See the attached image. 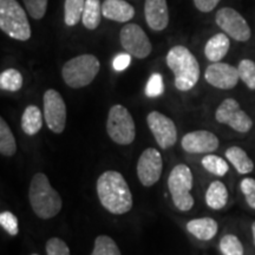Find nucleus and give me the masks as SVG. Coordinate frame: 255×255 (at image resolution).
I'll return each instance as SVG.
<instances>
[{
  "instance_id": "obj_10",
  "label": "nucleus",
  "mask_w": 255,
  "mask_h": 255,
  "mask_svg": "<svg viewBox=\"0 0 255 255\" xmlns=\"http://www.w3.org/2000/svg\"><path fill=\"white\" fill-rule=\"evenodd\" d=\"M44 120L52 132L62 133L66 127V104L58 91L49 89L43 97Z\"/></svg>"
},
{
  "instance_id": "obj_9",
  "label": "nucleus",
  "mask_w": 255,
  "mask_h": 255,
  "mask_svg": "<svg viewBox=\"0 0 255 255\" xmlns=\"http://www.w3.org/2000/svg\"><path fill=\"white\" fill-rule=\"evenodd\" d=\"M215 120L221 124H227L235 131L246 133L253 128V121L246 111L240 108L234 98H226L215 111Z\"/></svg>"
},
{
  "instance_id": "obj_15",
  "label": "nucleus",
  "mask_w": 255,
  "mask_h": 255,
  "mask_svg": "<svg viewBox=\"0 0 255 255\" xmlns=\"http://www.w3.org/2000/svg\"><path fill=\"white\" fill-rule=\"evenodd\" d=\"M181 145L189 154H210L218 150L220 142L214 132L207 130H195L182 137Z\"/></svg>"
},
{
  "instance_id": "obj_6",
  "label": "nucleus",
  "mask_w": 255,
  "mask_h": 255,
  "mask_svg": "<svg viewBox=\"0 0 255 255\" xmlns=\"http://www.w3.org/2000/svg\"><path fill=\"white\" fill-rule=\"evenodd\" d=\"M193 173L187 164H177L168 177V188L174 206L181 212H188L194 207V197L190 190L193 188Z\"/></svg>"
},
{
  "instance_id": "obj_12",
  "label": "nucleus",
  "mask_w": 255,
  "mask_h": 255,
  "mask_svg": "<svg viewBox=\"0 0 255 255\" xmlns=\"http://www.w3.org/2000/svg\"><path fill=\"white\" fill-rule=\"evenodd\" d=\"M149 129L159 148L169 149L177 141V128L174 121L158 111H151L146 116Z\"/></svg>"
},
{
  "instance_id": "obj_27",
  "label": "nucleus",
  "mask_w": 255,
  "mask_h": 255,
  "mask_svg": "<svg viewBox=\"0 0 255 255\" xmlns=\"http://www.w3.org/2000/svg\"><path fill=\"white\" fill-rule=\"evenodd\" d=\"M201 163H202L203 168H205L208 173L219 177L225 176L229 170V165L227 162H226L222 157H220V156L213 154L206 155L205 157L202 158V161H201Z\"/></svg>"
},
{
  "instance_id": "obj_24",
  "label": "nucleus",
  "mask_w": 255,
  "mask_h": 255,
  "mask_svg": "<svg viewBox=\"0 0 255 255\" xmlns=\"http://www.w3.org/2000/svg\"><path fill=\"white\" fill-rule=\"evenodd\" d=\"M17 151V143L12 130L9 129L8 124L6 121L0 119V152L1 155L11 157Z\"/></svg>"
},
{
  "instance_id": "obj_19",
  "label": "nucleus",
  "mask_w": 255,
  "mask_h": 255,
  "mask_svg": "<svg viewBox=\"0 0 255 255\" xmlns=\"http://www.w3.org/2000/svg\"><path fill=\"white\" fill-rule=\"evenodd\" d=\"M231 47V40L226 33H216L206 43L205 56L212 63H218L225 58Z\"/></svg>"
},
{
  "instance_id": "obj_25",
  "label": "nucleus",
  "mask_w": 255,
  "mask_h": 255,
  "mask_svg": "<svg viewBox=\"0 0 255 255\" xmlns=\"http://www.w3.org/2000/svg\"><path fill=\"white\" fill-rule=\"evenodd\" d=\"M85 0H65L64 2V21L68 26H75L82 20Z\"/></svg>"
},
{
  "instance_id": "obj_28",
  "label": "nucleus",
  "mask_w": 255,
  "mask_h": 255,
  "mask_svg": "<svg viewBox=\"0 0 255 255\" xmlns=\"http://www.w3.org/2000/svg\"><path fill=\"white\" fill-rule=\"evenodd\" d=\"M91 255H121V251L114 239L108 235H100L96 238Z\"/></svg>"
},
{
  "instance_id": "obj_11",
  "label": "nucleus",
  "mask_w": 255,
  "mask_h": 255,
  "mask_svg": "<svg viewBox=\"0 0 255 255\" xmlns=\"http://www.w3.org/2000/svg\"><path fill=\"white\" fill-rule=\"evenodd\" d=\"M121 45L129 55L144 59L151 53L152 45L144 30L137 24H127L120 33Z\"/></svg>"
},
{
  "instance_id": "obj_1",
  "label": "nucleus",
  "mask_w": 255,
  "mask_h": 255,
  "mask_svg": "<svg viewBox=\"0 0 255 255\" xmlns=\"http://www.w3.org/2000/svg\"><path fill=\"white\" fill-rule=\"evenodd\" d=\"M96 190L101 205L111 214L123 215L131 210L133 205L131 190L119 171H104L98 177Z\"/></svg>"
},
{
  "instance_id": "obj_30",
  "label": "nucleus",
  "mask_w": 255,
  "mask_h": 255,
  "mask_svg": "<svg viewBox=\"0 0 255 255\" xmlns=\"http://www.w3.org/2000/svg\"><path fill=\"white\" fill-rule=\"evenodd\" d=\"M220 250L223 255H244V246L237 235L227 234L220 241Z\"/></svg>"
},
{
  "instance_id": "obj_4",
  "label": "nucleus",
  "mask_w": 255,
  "mask_h": 255,
  "mask_svg": "<svg viewBox=\"0 0 255 255\" xmlns=\"http://www.w3.org/2000/svg\"><path fill=\"white\" fill-rule=\"evenodd\" d=\"M101 70V63L94 55L73 57L64 64L62 77L68 87L81 89L90 85Z\"/></svg>"
},
{
  "instance_id": "obj_17",
  "label": "nucleus",
  "mask_w": 255,
  "mask_h": 255,
  "mask_svg": "<svg viewBox=\"0 0 255 255\" xmlns=\"http://www.w3.org/2000/svg\"><path fill=\"white\" fill-rule=\"evenodd\" d=\"M102 13L109 20L127 23L135 15V8L126 0H104L102 4Z\"/></svg>"
},
{
  "instance_id": "obj_31",
  "label": "nucleus",
  "mask_w": 255,
  "mask_h": 255,
  "mask_svg": "<svg viewBox=\"0 0 255 255\" xmlns=\"http://www.w3.org/2000/svg\"><path fill=\"white\" fill-rule=\"evenodd\" d=\"M27 13L33 19L39 20L45 15L49 0H23Z\"/></svg>"
},
{
  "instance_id": "obj_39",
  "label": "nucleus",
  "mask_w": 255,
  "mask_h": 255,
  "mask_svg": "<svg viewBox=\"0 0 255 255\" xmlns=\"http://www.w3.org/2000/svg\"><path fill=\"white\" fill-rule=\"evenodd\" d=\"M32 255H38V254H32Z\"/></svg>"
},
{
  "instance_id": "obj_32",
  "label": "nucleus",
  "mask_w": 255,
  "mask_h": 255,
  "mask_svg": "<svg viewBox=\"0 0 255 255\" xmlns=\"http://www.w3.org/2000/svg\"><path fill=\"white\" fill-rule=\"evenodd\" d=\"M164 92L163 78L159 73H152L145 87V95L150 98L161 96Z\"/></svg>"
},
{
  "instance_id": "obj_20",
  "label": "nucleus",
  "mask_w": 255,
  "mask_h": 255,
  "mask_svg": "<svg viewBox=\"0 0 255 255\" xmlns=\"http://www.w3.org/2000/svg\"><path fill=\"white\" fill-rule=\"evenodd\" d=\"M228 202V190L221 181H213L206 191V203L209 208L221 210Z\"/></svg>"
},
{
  "instance_id": "obj_18",
  "label": "nucleus",
  "mask_w": 255,
  "mask_h": 255,
  "mask_svg": "<svg viewBox=\"0 0 255 255\" xmlns=\"http://www.w3.org/2000/svg\"><path fill=\"white\" fill-rule=\"evenodd\" d=\"M187 231L199 240L209 241L218 234L219 225L212 218H199L187 223Z\"/></svg>"
},
{
  "instance_id": "obj_26",
  "label": "nucleus",
  "mask_w": 255,
  "mask_h": 255,
  "mask_svg": "<svg viewBox=\"0 0 255 255\" xmlns=\"http://www.w3.org/2000/svg\"><path fill=\"white\" fill-rule=\"evenodd\" d=\"M23 75L17 69H7L0 75V88L1 90L15 92L23 87Z\"/></svg>"
},
{
  "instance_id": "obj_8",
  "label": "nucleus",
  "mask_w": 255,
  "mask_h": 255,
  "mask_svg": "<svg viewBox=\"0 0 255 255\" xmlns=\"http://www.w3.org/2000/svg\"><path fill=\"white\" fill-rule=\"evenodd\" d=\"M215 21L218 26L234 40L248 41L251 39L252 30L247 20L232 7L220 8L215 14Z\"/></svg>"
},
{
  "instance_id": "obj_5",
  "label": "nucleus",
  "mask_w": 255,
  "mask_h": 255,
  "mask_svg": "<svg viewBox=\"0 0 255 255\" xmlns=\"http://www.w3.org/2000/svg\"><path fill=\"white\" fill-rule=\"evenodd\" d=\"M0 28L15 40L26 41L31 38L30 21L17 0H0Z\"/></svg>"
},
{
  "instance_id": "obj_33",
  "label": "nucleus",
  "mask_w": 255,
  "mask_h": 255,
  "mask_svg": "<svg viewBox=\"0 0 255 255\" xmlns=\"http://www.w3.org/2000/svg\"><path fill=\"white\" fill-rule=\"evenodd\" d=\"M0 226L12 237H15L19 233L18 219L11 212H1V214H0Z\"/></svg>"
},
{
  "instance_id": "obj_3",
  "label": "nucleus",
  "mask_w": 255,
  "mask_h": 255,
  "mask_svg": "<svg viewBox=\"0 0 255 255\" xmlns=\"http://www.w3.org/2000/svg\"><path fill=\"white\" fill-rule=\"evenodd\" d=\"M167 65L175 76V87L180 91H189L200 79V64L186 46L171 47L167 55Z\"/></svg>"
},
{
  "instance_id": "obj_29",
  "label": "nucleus",
  "mask_w": 255,
  "mask_h": 255,
  "mask_svg": "<svg viewBox=\"0 0 255 255\" xmlns=\"http://www.w3.org/2000/svg\"><path fill=\"white\" fill-rule=\"evenodd\" d=\"M240 79L248 89L255 90V62L252 59H242L238 65Z\"/></svg>"
},
{
  "instance_id": "obj_38",
  "label": "nucleus",
  "mask_w": 255,
  "mask_h": 255,
  "mask_svg": "<svg viewBox=\"0 0 255 255\" xmlns=\"http://www.w3.org/2000/svg\"><path fill=\"white\" fill-rule=\"evenodd\" d=\"M252 232H253V240H254V245H255V221L252 225Z\"/></svg>"
},
{
  "instance_id": "obj_35",
  "label": "nucleus",
  "mask_w": 255,
  "mask_h": 255,
  "mask_svg": "<svg viewBox=\"0 0 255 255\" xmlns=\"http://www.w3.org/2000/svg\"><path fill=\"white\" fill-rule=\"evenodd\" d=\"M45 248L47 255H71L68 245L59 238H51L46 242Z\"/></svg>"
},
{
  "instance_id": "obj_13",
  "label": "nucleus",
  "mask_w": 255,
  "mask_h": 255,
  "mask_svg": "<svg viewBox=\"0 0 255 255\" xmlns=\"http://www.w3.org/2000/svg\"><path fill=\"white\" fill-rule=\"evenodd\" d=\"M163 170V158L155 148L142 152L137 162V176L144 187H152L159 181Z\"/></svg>"
},
{
  "instance_id": "obj_34",
  "label": "nucleus",
  "mask_w": 255,
  "mask_h": 255,
  "mask_svg": "<svg viewBox=\"0 0 255 255\" xmlns=\"http://www.w3.org/2000/svg\"><path fill=\"white\" fill-rule=\"evenodd\" d=\"M240 189L247 201V205L255 210V178L245 177L240 183Z\"/></svg>"
},
{
  "instance_id": "obj_36",
  "label": "nucleus",
  "mask_w": 255,
  "mask_h": 255,
  "mask_svg": "<svg viewBox=\"0 0 255 255\" xmlns=\"http://www.w3.org/2000/svg\"><path fill=\"white\" fill-rule=\"evenodd\" d=\"M130 62H131V55H129L128 52L120 53L119 56L115 57L113 66L116 71H124L130 65Z\"/></svg>"
},
{
  "instance_id": "obj_23",
  "label": "nucleus",
  "mask_w": 255,
  "mask_h": 255,
  "mask_svg": "<svg viewBox=\"0 0 255 255\" xmlns=\"http://www.w3.org/2000/svg\"><path fill=\"white\" fill-rule=\"evenodd\" d=\"M102 4L100 0H85L82 23L88 30H96L102 20Z\"/></svg>"
},
{
  "instance_id": "obj_37",
  "label": "nucleus",
  "mask_w": 255,
  "mask_h": 255,
  "mask_svg": "<svg viewBox=\"0 0 255 255\" xmlns=\"http://www.w3.org/2000/svg\"><path fill=\"white\" fill-rule=\"evenodd\" d=\"M220 1L221 0H194V4H195L196 8L200 12L208 13V12H212L219 5Z\"/></svg>"
},
{
  "instance_id": "obj_2",
  "label": "nucleus",
  "mask_w": 255,
  "mask_h": 255,
  "mask_svg": "<svg viewBox=\"0 0 255 255\" xmlns=\"http://www.w3.org/2000/svg\"><path fill=\"white\" fill-rule=\"evenodd\" d=\"M31 208L39 219L55 218L62 210L63 201L59 193L51 186L45 174L37 173L32 177L28 189Z\"/></svg>"
},
{
  "instance_id": "obj_16",
  "label": "nucleus",
  "mask_w": 255,
  "mask_h": 255,
  "mask_svg": "<svg viewBox=\"0 0 255 255\" xmlns=\"http://www.w3.org/2000/svg\"><path fill=\"white\" fill-rule=\"evenodd\" d=\"M144 15L146 24L151 30H164L169 24L167 0H145Z\"/></svg>"
},
{
  "instance_id": "obj_21",
  "label": "nucleus",
  "mask_w": 255,
  "mask_h": 255,
  "mask_svg": "<svg viewBox=\"0 0 255 255\" xmlns=\"http://www.w3.org/2000/svg\"><path fill=\"white\" fill-rule=\"evenodd\" d=\"M226 157L229 163L237 169V171L241 175H247L254 170V163L247 155V152L240 146H231L226 150Z\"/></svg>"
},
{
  "instance_id": "obj_7",
  "label": "nucleus",
  "mask_w": 255,
  "mask_h": 255,
  "mask_svg": "<svg viewBox=\"0 0 255 255\" xmlns=\"http://www.w3.org/2000/svg\"><path fill=\"white\" fill-rule=\"evenodd\" d=\"M107 132L115 143L131 144L136 137V127L130 111L121 104L111 107L108 114Z\"/></svg>"
},
{
  "instance_id": "obj_22",
  "label": "nucleus",
  "mask_w": 255,
  "mask_h": 255,
  "mask_svg": "<svg viewBox=\"0 0 255 255\" xmlns=\"http://www.w3.org/2000/svg\"><path fill=\"white\" fill-rule=\"evenodd\" d=\"M43 127V115L37 105H28L21 115V130L28 136L40 131Z\"/></svg>"
},
{
  "instance_id": "obj_14",
  "label": "nucleus",
  "mask_w": 255,
  "mask_h": 255,
  "mask_svg": "<svg viewBox=\"0 0 255 255\" xmlns=\"http://www.w3.org/2000/svg\"><path fill=\"white\" fill-rule=\"evenodd\" d=\"M205 78L212 87L221 90H231L240 81L238 68L222 62L210 64L206 69Z\"/></svg>"
}]
</instances>
